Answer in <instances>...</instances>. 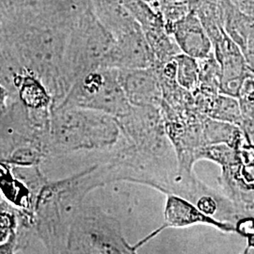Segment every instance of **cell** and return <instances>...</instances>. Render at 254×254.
Here are the masks:
<instances>
[{
    "mask_svg": "<svg viewBox=\"0 0 254 254\" xmlns=\"http://www.w3.org/2000/svg\"><path fill=\"white\" fill-rule=\"evenodd\" d=\"M205 113L209 118L232 125H241L243 122V113L238 102L226 94L215 95L209 102Z\"/></svg>",
    "mask_w": 254,
    "mask_h": 254,
    "instance_id": "cell-13",
    "label": "cell"
},
{
    "mask_svg": "<svg viewBox=\"0 0 254 254\" xmlns=\"http://www.w3.org/2000/svg\"><path fill=\"white\" fill-rule=\"evenodd\" d=\"M12 99H16V98L11 95V93L6 87L0 84V112L7 109L9 102Z\"/></svg>",
    "mask_w": 254,
    "mask_h": 254,
    "instance_id": "cell-19",
    "label": "cell"
},
{
    "mask_svg": "<svg viewBox=\"0 0 254 254\" xmlns=\"http://www.w3.org/2000/svg\"><path fill=\"white\" fill-rule=\"evenodd\" d=\"M118 78L132 107L161 109L163 89L156 67L118 70Z\"/></svg>",
    "mask_w": 254,
    "mask_h": 254,
    "instance_id": "cell-8",
    "label": "cell"
},
{
    "mask_svg": "<svg viewBox=\"0 0 254 254\" xmlns=\"http://www.w3.org/2000/svg\"><path fill=\"white\" fill-rule=\"evenodd\" d=\"M107 183L96 163L67 178L47 181L34 210L33 231L48 254H64L70 229L86 196Z\"/></svg>",
    "mask_w": 254,
    "mask_h": 254,
    "instance_id": "cell-2",
    "label": "cell"
},
{
    "mask_svg": "<svg viewBox=\"0 0 254 254\" xmlns=\"http://www.w3.org/2000/svg\"><path fill=\"white\" fill-rule=\"evenodd\" d=\"M17 232L13 233L6 242L0 244V254H16L23 249Z\"/></svg>",
    "mask_w": 254,
    "mask_h": 254,
    "instance_id": "cell-18",
    "label": "cell"
},
{
    "mask_svg": "<svg viewBox=\"0 0 254 254\" xmlns=\"http://www.w3.org/2000/svg\"><path fill=\"white\" fill-rule=\"evenodd\" d=\"M59 107H74L104 112L114 118L125 116L132 108L118 78V70L99 67L73 83Z\"/></svg>",
    "mask_w": 254,
    "mask_h": 254,
    "instance_id": "cell-6",
    "label": "cell"
},
{
    "mask_svg": "<svg viewBox=\"0 0 254 254\" xmlns=\"http://www.w3.org/2000/svg\"><path fill=\"white\" fill-rule=\"evenodd\" d=\"M20 225L18 212L5 200L0 198V244L17 232Z\"/></svg>",
    "mask_w": 254,
    "mask_h": 254,
    "instance_id": "cell-15",
    "label": "cell"
},
{
    "mask_svg": "<svg viewBox=\"0 0 254 254\" xmlns=\"http://www.w3.org/2000/svg\"><path fill=\"white\" fill-rule=\"evenodd\" d=\"M165 196L163 225L137 243L136 245L137 249L168 228H188L195 225H204L215 228L222 233L236 232L235 224L227 220L210 217L201 212L190 200L176 194H166Z\"/></svg>",
    "mask_w": 254,
    "mask_h": 254,
    "instance_id": "cell-7",
    "label": "cell"
},
{
    "mask_svg": "<svg viewBox=\"0 0 254 254\" xmlns=\"http://www.w3.org/2000/svg\"><path fill=\"white\" fill-rule=\"evenodd\" d=\"M91 9L115 39L140 28L124 0H91Z\"/></svg>",
    "mask_w": 254,
    "mask_h": 254,
    "instance_id": "cell-11",
    "label": "cell"
},
{
    "mask_svg": "<svg viewBox=\"0 0 254 254\" xmlns=\"http://www.w3.org/2000/svg\"><path fill=\"white\" fill-rule=\"evenodd\" d=\"M117 120L92 109L59 107L53 109L46 140L47 156L79 151L111 150L121 138Z\"/></svg>",
    "mask_w": 254,
    "mask_h": 254,
    "instance_id": "cell-3",
    "label": "cell"
},
{
    "mask_svg": "<svg viewBox=\"0 0 254 254\" xmlns=\"http://www.w3.org/2000/svg\"><path fill=\"white\" fill-rule=\"evenodd\" d=\"M153 50L140 28L115 39L105 67L117 70L146 69L155 65Z\"/></svg>",
    "mask_w": 254,
    "mask_h": 254,
    "instance_id": "cell-9",
    "label": "cell"
},
{
    "mask_svg": "<svg viewBox=\"0 0 254 254\" xmlns=\"http://www.w3.org/2000/svg\"><path fill=\"white\" fill-rule=\"evenodd\" d=\"M236 232L248 237V247L254 248V218L239 219L236 224Z\"/></svg>",
    "mask_w": 254,
    "mask_h": 254,
    "instance_id": "cell-16",
    "label": "cell"
},
{
    "mask_svg": "<svg viewBox=\"0 0 254 254\" xmlns=\"http://www.w3.org/2000/svg\"><path fill=\"white\" fill-rule=\"evenodd\" d=\"M115 38L90 8L74 22L68 38L63 78L67 93L73 83L91 70L105 67Z\"/></svg>",
    "mask_w": 254,
    "mask_h": 254,
    "instance_id": "cell-4",
    "label": "cell"
},
{
    "mask_svg": "<svg viewBox=\"0 0 254 254\" xmlns=\"http://www.w3.org/2000/svg\"><path fill=\"white\" fill-rule=\"evenodd\" d=\"M19 1L20 0H0V30L15 12Z\"/></svg>",
    "mask_w": 254,
    "mask_h": 254,
    "instance_id": "cell-17",
    "label": "cell"
},
{
    "mask_svg": "<svg viewBox=\"0 0 254 254\" xmlns=\"http://www.w3.org/2000/svg\"><path fill=\"white\" fill-rule=\"evenodd\" d=\"M64 254H137L121 222L103 209L83 204L73 220Z\"/></svg>",
    "mask_w": 254,
    "mask_h": 254,
    "instance_id": "cell-5",
    "label": "cell"
},
{
    "mask_svg": "<svg viewBox=\"0 0 254 254\" xmlns=\"http://www.w3.org/2000/svg\"><path fill=\"white\" fill-rule=\"evenodd\" d=\"M17 98L31 113L48 114L54 109V101L44 83L31 73H20L14 81Z\"/></svg>",
    "mask_w": 254,
    "mask_h": 254,
    "instance_id": "cell-12",
    "label": "cell"
},
{
    "mask_svg": "<svg viewBox=\"0 0 254 254\" xmlns=\"http://www.w3.org/2000/svg\"><path fill=\"white\" fill-rule=\"evenodd\" d=\"M175 63V81L182 89L190 92H195L200 84L199 64L196 59L188 55H177L173 59Z\"/></svg>",
    "mask_w": 254,
    "mask_h": 254,
    "instance_id": "cell-14",
    "label": "cell"
},
{
    "mask_svg": "<svg viewBox=\"0 0 254 254\" xmlns=\"http://www.w3.org/2000/svg\"><path fill=\"white\" fill-rule=\"evenodd\" d=\"M141 1L145 2L147 4H152V3H155V2H157L158 0H141Z\"/></svg>",
    "mask_w": 254,
    "mask_h": 254,
    "instance_id": "cell-20",
    "label": "cell"
},
{
    "mask_svg": "<svg viewBox=\"0 0 254 254\" xmlns=\"http://www.w3.org/2000/svg\"><path fill=\"white\" fill-rule=\"evenodd\" d=\"M72 27L47 17L33 0H21L0 30L20 66L44 83L54 101V109L67 95L63 67Z\"/></svg>",
    "mask_w": 254,
    "mask_h": 254,
    "instance_id": "cell-1",
    "label": "cell"
},
{
    "mask_svg": "<svg viewBox=\"0 0 254 254\" xmlns=\"http://www.w3.org/2000/svg\"><path fill=\"white\" fill-rule=\"evenodd\" d=\"M250 254V248H249V247H247L245 249V251H244L242 254Z\"/></svg>",
    "mask_w": 254,
    "mask_h": 254,
    "instance_id": "cell-21",
    "label": "cell"
},
{
    "mask_svg": "<svg viewBox=\"0 0 254 254\" xmlns=\"http://www.w3.org/2000/svg\"><path fill=\"white\" fill-rule=\"evenodd\" d=\"M181 53L196 60H202L213 52L212 41L200 19L194 13H188L167 28Z\"/></svg>",
    "mask_w": 254,
    "mask_h": 254,
    "instance_id": "cell-10",
    "label": "cell"
}]
</instances>
